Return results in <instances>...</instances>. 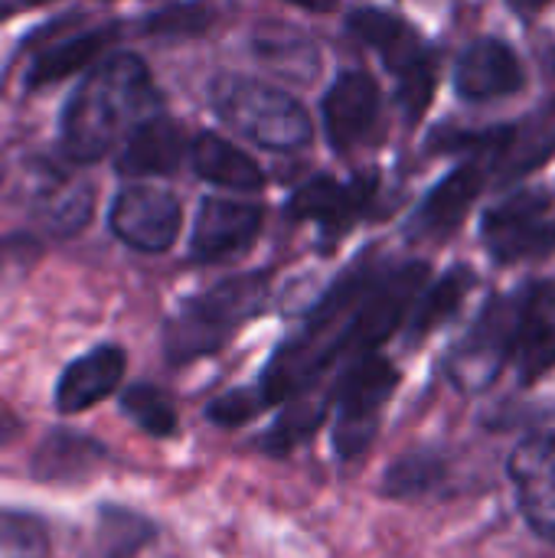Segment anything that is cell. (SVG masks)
I'll use <instances>...</instances> for the list:
<instances>
[{
    "label": "cell",
    "instance_id": "obj_1",
    "mask_svg": "<svg viewBox=\"0 0 555 558\" xmlns=\"http://www.w3.org/2000/svg\"><path fill=\"white\" fill-rule=\"evenodd\" d=\"M160 95L147 65L118 52L101 59L75 88L62 111V150L75 163L101 160L144 118L157 114Z\"/></svg>",
    "mask_w": 555,
    "mask_h": 558
},
{
    "label": "cell",
    "instance_id": "obj_2",
    "mask_svg": "<svg viewBox=\"0 0 555 558\" xmlns=\"http://www.w3.org/2000/svg\"><path fill=\"white\" fill-rule=\"evenodd\" d=\"M268 298V278L265 275H239L229 278L200 298L186 301L177 317L167 324L164 347L173 363H190L200 356L216 353L229 343V337L252 320Z\"/></svg>",
    "mask_w": 555,
    "mask_h": 558
},
{
    "label": "cell",
    "instance_id": "obj_3",
    "mask_svg": "<svg viewBox=\"0 0 555 558\" xmlns=\"http://www.w3.org/2000/svg\"><path fill=\"white\" fill-rule=\"evenodd\" d=\"M213 108L226 124L268 150H298L311 144L314 124L298 98L255 78H219L213 88Z\"/></svg>",
    "mask_w": 555,
    "mask_h": 558
},
{
    "label": "cell",
    "instance_id": "obj_4",
    "mask_svg": "<svg viewBox=\"0 0 555 558\" xmlns=\"http://www.w3.org/2000/svg\"><path fill=\"white\" fill-rule=\"evenodd\" d=\"M350 33L379 52V59L399 82L396 95L406 118L419 121L438 85V65L429 43L415 33L412 23L386 10H357L350 16Z\"/></svg>",
    "mask_w": 555,
    "mask_h": 558
},
{
    "label": "cell",
    "instance_id": "obj_5",
    "mask_svg": "<svg viewBox=\"0 0 555 558\" xmlns=\"http://www.w3.org/2000/svg\"><path fill=\"white\" fill-rule=\"evenodd\" d=\"M399 386V369L379 356V353H363L353 356L330 389V409H334V451L350 461L360 458L376 432L386 402L393 399Z\"/></svg>",
    "mask_w": 555,
    "mask_h": 558
},
{
    "label": "cell",
    "instance_id": "obj_6",
    "mask_svg": "<svg viewBox=\"0 0 555 558\" xmlns=\"http://www.w3.org/2000/svg\"><path fill=\"white\" fill-rule=\"evenodd\" d=\"M481 242L497 265L540 262L555 252L553 199L540 190H520L484 213Z\"/></svg>",
    "mask_w": 555,
    "mask_h": 558
},
{
    "label": "cell",
    "instance_id": "obj_7",
    "mask_svg": "<svg viewBox=\"0 0 555 558\" xmlns=\"http://www.w3.org/2000/svg\"><path fill=\"white\" fill-rule=\"evenodd\" d=\"M425 281H429L425 262H409V265L376 275L373 284L366 288V294L360 298V304L353 307L343 360L376 353V347H383L402 327V320L412 311L415 298L422 294Z\"/></svg>",
    "mask_w": 555,
    "mask_h": 558
},
{
    "label": "cell",
    "instance_id": "obj_8",
    "mask_svg": "<svg viewBox=\"0 0 555 558\" xmlns=\"http://www.w3.org/2000/svg\"><path fill=\"white\" fill-rule=\"evenodd\" d=\"M514 314L517 294L497 298L484 307L478 324L468 337L451 350L445 369L455 389L461 392H484L510 363L514 356Z\"/></svg>",
    "mask_w": 555,
    "mask_h": 558
},
{
    "label": "cell",
    "instance_id": "obj_9",
    "mask_svg": "<svg viewBox=\"0 0 555 558\" xmlns=\"http://www.w3.org/2000/svg\"><path fill=\"white\" fill-rule=\"evenodd\" d=\"M183 226V213L173 193L147 183H134L118 193L111 206V232L137 252H167Z\"/></svg>",
    "mask_w": 555,
    "mask_h": 558
},
{
    "label": "cell",
    "instance_id": "obj_10",
    "mask_svg": "<svg viewBox=\"0 0 555 558\" xmlns=\"http://www.w3.org/2000/svg\"><path fill=\"white\" fill-rule=\"evenodd\" d=\"M507 474L523 520L533 526V533L555 543V432L527 435L514 448Z\"/></svg>",
    "mask_w": 555,
    "mask_h": 558
},
{
    "label": "cell",
    "instance_id": "obj_11",
    "mask_svg": "<svg viewBox=\"0 0 555 558\" xmlns=\"http://www.w3.org/2000/svg\"><path fill=\"white\" fill-rule=\"evenodd\" d=\"M510 363L523 386L540 383L555 369V281L527 284L517 294Z\"/></svg>",
    "mask_w": 555,
    "mask_h": 558
},
{
    "label": "cell",
    "instance_id": "obj_12",
    "mask_svg": "<svg viewBox=\"0 0 555 558\" xmlns=\"http://www.w3.org/2000/svg\"><path fill=\"white\" fill-rule=\"evenodd\" d=\"M258 229H262L258 206L209 196L200 203L193 235H190V255L206 265L229 262L252 248V242L258 239Z\"/></svg>",
    "mask_w": 555,
    "mask_h": 558
},
{
    "label": "cell",
    "instance_id": "obj_13",
    "mask_svg": "<svg viewBox=\"0 0 555 558\" xmlns=\"http://www.w3.org/2000/svg\"><path fill=\"white\" fill-rule=\"evenodd\" d=\"M527 82L517 52L494 36L474 39L455 65V88L464 101H497L520 92Z\"/></svg>",
    "mask_w": 555,
    "mask_h": 558
},
{
    "label": "cell",
    "instance_id": "obj_14",
    "mask_svg": "<svg viewBox=\"0 0 555 558\" xmlns=\"http://www.w3.org/2000/svg\"><path fill=\"white\" fill-rule=\"evenodd\" d=\"M376 193L373 177H357V180H334V177H314L307 180L294 196H291V216L317 222L327 235L347 232L370 206Z\"/></svg>",
    "mask_w": 555,
    "mask_h": 558
},
{
    "label": "cell",
    "instance_id": "obj_15",
    "mask_svg": "<svg viewBox=\"0 0 555 558\" xmlns=\"http://www.w3.org/2000/svg\"><path fill=\"white\" fill-rule=\"evenodd\" d=\"M379 118V85L366 72H343L324 95V128L337 150H353Z\"/></svg>",
    "mask_w": 555,
    "mask_h": 558
},
{
    "label": "cell",
    "instance_id": "obj_16",
    "mask_svg": "<svg viewBox=\"0 0 555 558\" xmlns=\"http://www.w3.org/2000/svg\"><path fill=\"white\" fill-rule=\"evenodd\" d=\"M491 173L481 160H468L461 167H455L425 199L422 206L415 209L412 222H409V232L419 235V239H438V235H448L455 232L468 209L478 203V196L484 193Z\"/></svg>",
    "mask_w": 555,
    "mask_h": 558
},
{
    "label": "cell",
    "instance_id": "obj_17",
    "mask_svg": "<svg viewBox=\"0 0 555 558\" xmlns=\"http://www.w3.org/2000/svg\"><path fill=\"white\" fill-rule=\"evenodd\" d=\"M124 366L128 356L121 347H95L92 353L72 360L56 383V409L62 415L88 412L121 386Z\"/></svg>",
    "mask_w": 555,
    "mask_h": 558
},
{
    "label": "cell",
    "instance_id": "obj_18",
    "mask_svg": "<svg viewBox=\"0 0 555 558\" xmlns=\"http://www.w3.org/2000/svg\"><path fill=\"white\" fill-rule=\"evenodd\" d=\"M186 154V137L183 128L167 118V114H150L144 118L128 137L118 154V173L124 177H160L173 173Z\"/></svg>",
    "mask_w": 555,
    "mask_h": 558
},
{
    "label": "cell",
    "instance_id": "obj_19",
    "mask_svg": "<svg viewBox=\"0 0 555 558\" xmlns=\"http://www.w3.org/2000/svg\"><path fill=\"white\" fill-rule=\"evenodd\" d=\"M190 160H193V170L216 183V186H226V190H262L265 186V173L262 167L242 154L236 144L216 137V134H200L193 141V150H190Z\"/></svg>",
    "mask_w": 555,
    "mask_h": 558
},
{
    "label": "cell",
    "instance_id": "obj_20",
    "mask_svg": "<svg viewBox=\"0 0 555 558\" xmlns=\"http://www.w3.org/2000/svg\"><path fill=\"white\" fill-rule=\"evenodd\" d=\"M114 36H118L114 26H98V29H88L82 36H72L65 43H56V46L43 49L33 59L29 72H26V85L29 88H43V85H52V82L69 78L72 72L92 65L111 46Z\"/></svg>",
    "mask_w": 555,
    "mask_h": 558
},
{
    "label": "cell",
    "instance_id": "obj_21",
    "mask_svg": "<svg viewBox=\"0 0 555 558\" xmlns=\"http://www.w3.org/2000/svg\"><path fill=\"white\" fill-rule=\"evenodd\" d=\"M92 206H95V190L85 180H52L39 190L33 213L49 232L72 235L82 226H88Z\"/></svg>",
    "mask_w": 555,
    "mask_h": 558
},
{
    "label": "cell",
    "instance_id": "obj_22",
    "mask_svg": "<svg viewBox=\"0 0 555 558\" xmlns=\"http://www.w3.org/2000/svg\"><path fill=\"white\" fill-rule=\"evenodd\" d=\"M474 288V271L471 268H451L448 275H442L429 291H422L415 298V311L409 320V337L412 340H425L429 333H435L438 327H445L464 304V298Z\"/></svg>",
    "mask_w": 555,
    "mask_h": 558
},
{
    "label": "cell",
    "instance_id": "obj_23",
    "mask_svg": "<svg viewBox=\"0 0 555 558\" xmlns=\"http://www.w3.org/2000/svg\"><path fill=\"white\" fill-rule=\"evenodd\" d=\"M314 389H317V386H311V389L291 396V405L285 409V415L272 425V432H268V438H265V448H268V451L281 454V451L298 448V445H301L304 438H311V435L321 428V422L330 415V392L317 396Z\"/></svg>",
    "mask_w": 555,
    "mask_h": 558
},
{
    "label": "cell",
    "instance_id": "obj_24",
    "mask_svg": "<svg viewBox=\"0 0 555 558\" xmlns=\"http://www.w3.org/2000/svg\"><path fill=\"white\" fill-rule=\"evenodd\" d=\"M121 412L147 435H170L177 428L173 402L157 386H131L121 396Z\"/></svg>",
    "mask_w": 555,
    "mask_h": 558
},
{
    "label": "cell",
    "instance_id": "obj_25",
    "mask_svg": "<svg viewBox=\"0 0 555 558\" xmlns=\"http://www.w3.org/2000/svg\"><path fill=\"white\" fill-rule=\"evenodd\" d=\"M442 481V461L432 454H406L402 461H396L386 474V494L409 500L419 497L425 490H432Z\"/></svg>",
    "mask_w": 555,
    "mask_h": 558
},
{
    "label": "cell",
    "instance_id": "obj_26",
    "mask_svg": "<svg viewBox=\"0 0 555 558\" xmlns=\"http://www.w3.org/2000/svg\"><path fill=\"white\" fill-rule=\"evenodd\" d=\"M265 409H268V402H265L262 389L255 386V389H232V392L219 396L216 402H209L206 415H209L216 425H222V428H236V425L252 422V418L262 415Z\"/></svg>",
    "mask_w": 555,
    "mask_h": 558
},
{
    "label": "cell",
    "instance_id": "obj_27",
    "mask_svg": "<svg viewBox=\"0 0 555 558\" xmlns=\"http://www.w3.org/2000/svg\"><path fill=\"white\" fill-rule=\"evenodd\" d=\"M203 23H206L203 7H177L173 13H157L147 29H157V33L177 29V33H183V29H203Z\"/></svg>",
    "mask_w": 555,
    "mask_h": 558
},
{
    "label": "cell",
    "instance_id": "obj_28",
    "mask_svg": "<svg viewBox=\"0 0 555 558\" xmlns=\"http://www.w3.org/2000/svg\"><path fill=\"white\" fill-rule=\"evenodd\" d=\"M546 3H550V0H510V7H514L517 13H523V16H533V13H540Z\"/></svg>",
    "mask_w": 555,
    "mask_h": 558
},
{
    "label": "cell",
    "instance_id": "obj_29",
    "mask_svg": "<svg viewBox=\"0 0 555 558\" xmlns=\"http://www.w3.org/2000/svg\"><path fill=\"white\" fill-rule=\"evenodd\" d=\"M288 3H298V7H304V10H334V0H288Z\"/></svg>",
    "mask_w": 555,
    "mask_h": 558
},
{
    "label": "cell",
    "instance_id": "obj_30",
    "mask_svg": "<svg viewBox=\"0 0 555 558\" xmlns=\"http://www.w3.org/2000/svg\"><path fill=\"white\" fill-rule=\"evenodd\" d=\"M3 16H10V7H3V3H0V20H3Z\"/></svg>",
    "mask_w": 555,
    "mask_h": 558
},
{
    "label": "cell",
    "instance_id": "obj_31",
    "mask_svg": "<svg viewBox=\"0 0 555 558\" xmlns=\"http://www.w3.org/2000/svg\"><path fill=\"white\" fill-rule=\"evenodd\" d=\"M26 3H46V0H26Z\"/></svg>",
    "mask_w": 555,
    "mask_h": 558
}]
</instances>
